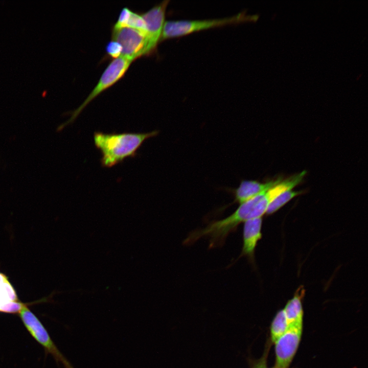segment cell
<instances>
[{
  "mask_svg": "<svg viewBox=\"0 0 368 368\" xmlns=\"http://www.w3.org/2000/svg\"><path fill=\"white\" fill-rule=\"evenodd\" d=\"M158 133L156 130L146 133L95 132L94 141L95 146L101 153L102 166L110 168L126 158L134 157L143 143Z\"/></svg>",
  "mask_w": 368,
  "mask_h": 368,
  "instance_id": "cell-1",
  "label": "cell"
},
{
  "mask_svg": "<svg viewBox=\"0 0 368 368\" xmlns=\"http://www.w3.org/2000/svg\"><path fill=\"white\" fill-rule=\"evenodd\" d=\"M260 201L256 196L242 203L226 218L210 223L205 227L193 231L184 241L185 244H191L203 237H210V247L221 245L231 232L236 230L242 222L257 218V205Z\"/></svg>",
  "mask_w": 368,
  "mask_h": 368,
  "instance_id": "cell-2",
  "label": "cell"
},
{
  "mask_svg": "<svg viewBox=\"0 0 368 368\" xmlns=\"http://www.w3.org/2000/svg\"><path fill=\"white\" fill-rule=\"evenodd\" d=\"M259 15L242 12L231 17L205 20H180L165 21L160 41L213 28L248 21H256Z\"/></svg>",
  "mask_w": 368,
  "mask_h": 368,
  "instance_id": "cell-3",
  "label": "cell"
},
{
  "mask_svg": "<svg viewBox=\"0 0 368 368\" xmlns=\"http://www.w3.org/2000/svg\"><path fill=\"white\" fill-rule=\"evenodd\" d=\"M132 62L133 61L123 56L113 59L105 69L97 84L84 102L73 112L70 119L59 127L60 129L74 121L91 101L122 79Z\"/></svg>",
  "mask_w": 368,
  "mask_h": 368,
  "instance_id": "cell-4",
  "label": "cell"
},
{
  "mask_svg": "<svg viewBox=\"0 0 368 368\" xmlns=\"http://www.w3.org/2000/svg\"><path fill=\"white\" fill-rule=\"evenodd\" d=\"M111 39L121 45V56L132 61L152 54L148 38L145 32L128 27H113Z\"/></svg>",
  "mask_w": 368,
  "mask_h": 368,
  "instance_id": "cell-5",
  "label": "cell"
},
{
  "mask_svg": "<svg viewBox=\"0 0 368 368\" xmlns=\"http://www.w3.org/2000/svg\"><path fill=\"white\" fill-rule=\"evenodd\" d=\"M18 314L30 334L44 348L46 352L53 356L57 363H61L65 368H74L58 350L45 328L28 308L27 304H25Z\"/></svg>",
  "mask_w": 368,
  "mask_h": 368,
  "instance_id": "cell-6",
  "label": "cell"
},
{
  "mask_svg": "<svg viewBox=\"0 0 368 368\" xmlns=\"http://www.w3.org/2000/svg\"><path fill=\"white\" fill-rule=\"evenodd\" d=\"M302 324L297 323L289 326L285 333L275 342V368H288L301 340Z\"/></svg>",
  "mask_w": 368,
  "mask_h": 368,
  "instance_id": "cell-7",
  "label": "cell"
},
{
  "mask_svg": "<svg viewBox=\"0 0 368 368\" xmlns=\"http://www.w3.org/2000/svg\"><path fill=\"white\" fill-rule=\"evenodd\" d=\"M169 0H165L141 14L146 24V34L151 54L154 53L160 41L165 14Z\"/></svg>",
  "mask_w": 368,
  "mask_h": 368,
  "instance_id": "cell-8",
  "label": "cell"
},
{
  "mask_svg": "<svg viewBox=\"0 0 368 368\" xmlns=\"http://www.w3.org/2000/svg\"><path fill=\"white\" fill-rule=\"evenodd\" d=\"M262 217L249 219L244 222L243 232V247L239 257H247L254 261L255 250L259 240L262 238Z\"/></svg>",
  "mask_w": 368,
  "mask_h": 368,
  "instance_id": "cell-9",
  "label": "cell"
},
{
  "mask_svg": "<svg viewBox=\"0 0 368 368\" xmlns=\"http://www.w3.org/2000/svg\"><path fill=\"white\" fill-rule=\"evenodd\" d=\"M25 304L18 301L15 290L8 278L0 271V312L18 313Z\"/></svg>",
  "mask_w": 368,
  "mask_h": 368,
  "instance_id": "cell-10",
  "label": "cell"
},
{
  "mask_svg": "<svg viewBox=\"0 0 368 368\" xmlns=\"http://www.w3.org/2000/svg\"><path fill=\"white\" fill-rule=\"evenodd\" d=\"M282 180L281 178H278L265 183L255 180H242L235 191V201L242 203L270 189Z\"/></svg>",
  "mask_w": 368,
  "mask_h": 368,
  "instance_id": "cell-11",
  "label": "cell"
},
{
  "mask_svg": "<svg viewBox=\"0 0 368 368\" xmlns=\"http://www.w3.org/2000/svg\"><path fill=\"white\" fill-rule=\"evenodd\" d=\"M305 294L303 286L300 287L294 296L287 303L283 309L288 327L297 323H303V310L302 300Z\"/></svg>",
  "mask_w": 368,
  "mask_h": 368,
  "instance_id": "cell-12",
  "label": "cell"
},
{
  "mask_svg": "<svg viewBox=\"0 0 368 368\" xmlns=\"http://www.w3.org/2000/svg\"><path fill=\"white\" fill-rule=\"evenodd\" d=\"M288 329V324L283 310L279 311L273 319L271 326V340L275 342Z\"/></svg>",
  "mask_w": 368,
  "mask_h": 368,
  "instance_id": "cell-13",
  "label": "cell"
},
{
  "mask_svg": "<svg viewBox=\"0 0 368 368\" xmlns=\"http://www.w3.org/2000/svg\"><path fill=\"white\" fill-rule=\"evenodd\" d=\"M302 191H294L292 190L282 193L269 204L266 214L271 215L275 213L292 198L302 194Z\"/></svg>",
  "mask_w": 368,
  "mask_h": 368,
  "instance_id": "cell-14",
  "label": "cell"
},
{
  "mask_svg": "<svg viewBox=\"0 0 368 368\" xmlns=\"http://www.w3.org/2000/svg\"><path fill=\"white\" fill-rule=\"evenodd\" d=\"M126 27L132 28L146 33V24L141 14L131 11Z\"/></svg>",
  "mask_w": 368,
  "mask_h": 368,
  "instance_id": "cell-15",
  "label": "cell"
},
{
  "mask_svg": "<svg viewBox=\"0 0 368 368\" xmlns=\"http://www.w3.org/2000/svg\"><path fill=\"white\" fill-rule=\"evenodd\" d=\"M106 52L109 57L116 59L121 56L122 47L117 41L111 39L106 46Z\"/></svg>",
  "mask_w": 368,
  "mask_h": 368,
  "instance_id": "cell-16",
  "label": "cell"
},
{
  "mask_svg": "<svg viewBox=\"0 0 368 368\" xmlns=\"http://www.w3.org/2000/svg\"><path fill=\"white\" fill-rule=\"evenodd\" d=\"M131 11L127 7L123 8L120 12L117 22L113 27L116 28L126 27Z\"/></svg>",
  "mask_w": 368,
  "mask_h": 368,
  "instance_id": "cell-17",
  "label": "cell"
}]
</instances>
